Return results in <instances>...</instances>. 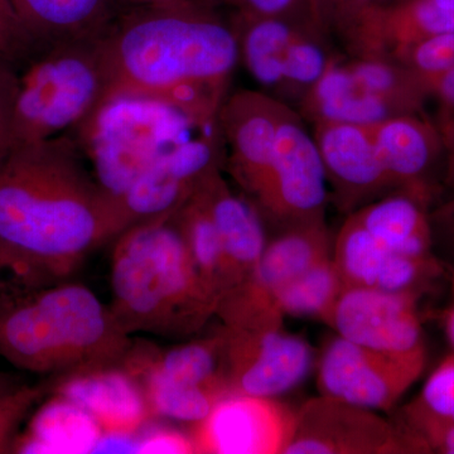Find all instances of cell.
Listing matches in <instances>:
<instances>
[{"label": "cell", "mask_w": 454, "mask_h": 454, "mask_svg": "<svg viewBox=\"0 0 454 454\" xmlns=\"http://www.w3.org/2000/svg\"><path fill=\"white\" fill-rule=\"evenodd\" d=\"M442 321H443V327L444 331H446L447 339L450 340L454 352V301L453 303L444 310L443 316H442Z\"/></svg>", "instance_id": "43"}, {"label": "cell", "mask_w": 454, "mask_h": 454, "mask_svg": "<svg viewBox=\"0 0 454 454\" xmlns=\"http://www.w3.org/2000/svg\"><path fill=\"white\" fill-rule=\"evenodd\" d=\"M199 184L223 245V300L247 282L258 267L268 243L267 226L249 199L232 193L223 177V170H215Z\"/></svg>", "instance_id": "19"}, {"label": "cell", "mask_w": 454, "mask_h": 454, "mask_svg": "<svg viewBox=\"0 0 454 454\" xmlns=\"http://www.w3.org/2000/svg\"><path fill=\"white\" fill-rule=\"evenodd\" d=\"M235 11L247 16L283 18L325 35L317 20L312 0H239Z\"/></svg>", "instance_id": "35"}, {"label": "cell", "mask_w": 454, "mask_h": 454, "mask_svg": "<svg viewBox=\"0 0 454 454\" xmlns=\"http://www.w3.org/2000/svg\"><path fill=\"white\" fill-rule=\"evenodd\" d=\"M437 125L444 148L443 184L454 195V112L439 114Z\"/></svg>", "instance_id": "38"}, {"label": "cell", "mask_w": 454, "mask_h": 454, "mask_svg": "<svg viewBox=\"0 0 454 454\" xmlns=\"http://www.w3.org/2000/svg\"><path fill=\"white\" fill-rule=\"evenodd\" d=\"M343 288L345 286L331 254L278 293L277 309L284 318L319 319L325 324Z\"/></svg>", "instance_id": "27"}, {"label": "cell", "mask_w": 454, "mask_h": 454, "mask_svg": "<svg viewBox=\"0 0 454 454\" xmlns=\"http://www.w3.org/2000/svg\"><path fill=\"white\" fill-rule=\"evenodd\" d=\"M137 453L190 454L196 453V446L190 433L169 427L154 426L153 420L140 430Z\"/></svg>", "instance_id": "36"}, {"label": "cell", "mask_w": 454, "mask_h": 454, "mask_svg": "<svg viewBox=\"0 0 454 454\" xmlns=\"http://www.w3.org/2000/svg\"><path fill=\"white\" fill-rule=\"evenodd\" d=\"M250 201L277 232L325 223L330 191L324 163L297 110L280 127L273 160Z\"/></svg>", "instance_id": "7"}, {"label": "cell", "mask_w": 454, "mask_h": 454, "mask_svg": "<svg viewBox=\"0 0 454 454\" xmlns=\"http://www.w3.org/2000/svg\"><path fill=\"white\" fill-rule=\"evenodd\" d=\"M297 411L276 397L229 393L193 424L196 453L284 454L294 435Z\"/></svg>", "instance_id": "12"}, {"label": "cell", "mask_w": 454, "mask_h": 454, "mask_svg": "<svg viewBox=\"0 0 454 454\" xmlns=\"http://www.w3.org/2000/svg\"><path fill=\"white\" fill-rule=\"evenodd\" d=\"M139 432H103V435L98 439L97 447H95L94 453H137L138 452Z\"/></svg>", "instance_id": "39"}, {"label": "cell", "mask_w": 454, "mask_h": 454, "mask_svg": "<svg viewBox=\"0 0 454 454\" xmlns=\"http://www.w3.org/2000/svg\"><path fill=\"white\" fill-rule=\"evenodd\" d=\"M47 379L50 394L79 405L103 432L137 433L155 420L142 384L121 363Z\"/></svg>", "instance_id": "16"}, {"label": "cell", "mask_w": 454, "mask_h": 454, "mask_svg": "<svg viewBox=\"0 0 454 454\" xmlns=\"http://www.w3.org/2000/svg\"><path fill=\"white\" fill-rule=\"evenodd\" d=\"M18 74L11 66L0 61V151L11 142L12 114L16 101Z\"/></svg>", "instance_id": "37"}, {"label": "cell", "mask_w": 454, "mask_h": 454, "mask_svg": "<svg viewBox=\"0 0 454 454\" xmlns=\"http://www.w3.org/2000/svg\"><path fill=\"white\" fill-rule=\"evenodd\" d=\"M26 382V380H23L22 376L17 375V373L2 372L0 370V396L17 390L18 387H23Z\"/></svg>", "instance_id": "42"}, {"label": "cell", "mask_w": 454, "mask_h": 454, "mask_svg": "<svg viewBox=\"0 0 454 454\" xmlns=\"http://www.w3.org/2000/svg\"><path fill=\"white\" fill-rule=\"evenodd\" d=\"M40 50L20 23L11 0H0V61L18 73Z\"/></svg>", "instance_id": "33"}, {"label": "cell", "mask_w": 454, "mask_h": 454, "mask_svg": "<svg viewBox=\"0 0 454 454\" xmlns=\"http://www.w3.org/2000/svg\"><path fill=\"white\" fill-rule=\"evenodd\" d=\"M376 151L394 190L432 203L433 175L444 164L443 140L435 122L420 114H403L372 125Z\"/></svg>", "instance_id": "18"}, {"label": "cell", "mask_w": 454, "mask_h": 454, "mask_svg": "<svg viewBox=\"0 0 454 454\" xmlns=\"http://www.w3.org/2000/svg\"><path fill=\"white\" fill-rule=\"evenodd\" d=\"M403 424L423 443L429 433L454 426V352L439 364L419 395L405 406Z\"/></svg>", "instance_id": "29"}, {"label": "cell", "mask_w": 454, "mask_h": 454, "mask_svg": "<svg viewBox=\"0 0 454 454\" xmlns=\"http://www.w3.org/2000/svg\"><path fill=\"white\" fill-rule=\"evenodd\" d=\"M294 107L265 91L238 90L227 95L219 114L225 169L252 199L273 160L278 133Z\"/></svg>", "instance_id": "14"}, {"label": "cell", "mask_w": 454, "mask_h": 454, "mask_svg": "<svg viewBox=\"0 0 454 454\" xmlns=\"http://www.w3.org/2000/svg\"><path fill=\"white\" fill-rule=\"evenodd\" d=\"M438 5H441L442 8L450 9V11H454V0H434Z\"/></svg>", "instance_id": "46"}, {"label": "cell", "mask_w": 454, "mask_h": 454, "mask_svg": "<svg viewBox=\"0 0 454 454\" xmlns=\"http://www.w3.org/2000/svg\"><path fill=\"white\" fill-rule=\"evenodd\" d=\"M221 330L223 376L232 393L277 397L297 387L312 369L309 342L283 327Z\"/></svg>", "instance_id": "11"}, {"label": "cell", "mask_w": 454, "mask_h": 454, "mask_svg": "<svg viewBox=\"0 0 454 454\" xmlns=\"http://www.w3.org/2000/svg\"><path fill=\"white\" fill-rule=\"evenodd\" d=\"M12 453H94L103 429L79 405L49 394L33 411Z\"/></svg>", "instance_id": "24"}, {"label": "cell", "mask_w": 454, "mask_h": 454, "mask_svg": "<svg viewBox=\"0 0 454 454\" xmlns=\"http://www.w3.org/2000/svg\"><path fill=\"white\" fill-rule=\"evenodd\" d=\"M385 0H312L319 25L331 40L340 43L370 9Z\"/></svg>", "instance_id": "34"}, {"label": "cell", "mask_w": 454, "mask_h": 454, "mask_svg": "<svg viewBox=\"0 0 454 454\" xmlns=\"http://www.w3.org/2000/svg\"><path fill=\"white\" fill-rule=\"evenodd\" d=\"M419 293H393L346 286L325 325L342 339L387 354H413L426 348L418 312Z\"/></svg>", "instance_id": "13"}, {"label": "cell", "mask_w": 454, "mask_h": 454, "mask_svg": "<svg viewBox=\"0 0 454 454\" xmlns=\"http://www.w3.org/2000/svg\"><path fill=\"white\" fill-rule=\"evenodd\" d=\"M333 260L343 286L376 288L391 252L349 214L333 245Z\"/></svg>", "instance_id": "28"}, {"label": "cell", "mask_w": 454, "mask_h": 454, "mask_svg": "<svg viewBox=\"0 0 454 454\" xmlns=\"http://www.w3.org/2000/svg\"><path fill=\"white\" fill-rule=\"evenodd\" d=\"M20 23L41 49L65 41L95 40L121 13L115 0H11Z\"/></svg>", "instance_id": "22"}, {"label": "cell", "mask_w": 454, "mask_h": 454, "mask_svg": "<svg viewBox=\"0 0 454 454\" xmlns=\"http://www.w3.org/2000/svg\"><path fill=\"white\" fill-rule=\"evenodd\" d=\"M427 348L397 355L364 348L342 337L325 346L318 367L319 394L370 409L389 411L422 376Z\"/></svg>", "instance_id": "9"}, {"label": "cell", "mask_w": 454, "mask_h": 454, "mask_svg": "<svg viewBox=\"0 0 454 454\" xmlns=\"http://www.w3.org/2000/svg\"><path fill=\"white\" fill-rule=\"evenodd\" d=\"M98 46L106 74L101 104L155 98L202 121L219 118L240 59L231 20L200 0L122 9Z\"/></svg>", "instance_id": "2"}, {"label": "cell", "mask_w": 454, "mask_h": 454, "mask_svg": "<svg viewBox=\"0 0 454 454\" xmlns=\"http://www.w3.org/2000/svg\"><path fill=\"white\" fill-rule=\"evenodd\" d=\"M295 110L312 125L321 121L373 125L397 115L393 107L358 82L349 70L346 55L334 59Z\"/></svg>", "instance_id": "21"}, {"label": "cell", "mask_w": 454, "mask_h": 454, "mask_svg": "<svg viewBox=\"0 0 454 454\" xmlns=\"http://www.w3.org/2000/svg\"><path fill=\"white\" fill-rule=\"evenodd\" d=\"M351 73L397 115L420 114L430 94L422 80L395 59L346 56Z\"/></svg>", "instance_id": "26"}, {"label": "cell", "mask_w": 454, "mask_h": 454, "mask_svg": "<svg viewBox=\"0 0 454 454\" xmlns=\"http://www.w3.org/2000/svg\"><path fill=\"white\" fill-rule=\"evenodd\" d=\"M114 241L110 309L125 333L187 337L216 316L175 212L133 223Z\"/></svg>", "instance_id": "4"}, {"label": "cell", "mask_w": 454, "mask_h": 454, "mask_svg": "<svg viewBox=\"0 0 454 454\" xmlns=\"http://www.w3.org/2000/svg\"><path fill=\"white\" fill-rule=\"evenodd\" d=\"M118 7L121 9L145 7V5L160 4L169 0H115Z\"/></svg>", "instance_id": "44"}, {"label": "cell", "mask_w": 454, "mask_h": 454, "mask_svg": "<svg viewBox=\"0 0 454 454\" xmlns=\"http://www.w3.org/2000/svg\"><path fill=\"white\" fill-rule=\"evenodd\" d=\"M446 32H454V11L434 0H385L340 44L348 57L395 59L418 42Z\"/></svg>", "instance_id": "17"}, {"label": "cell", "mask_w": 454, "mask_h": 454, "mask_svg": "<svg viewBox=\"0 0 454 454\" xmlns=\"http://www.w3.org/2000/svg\"><path fill=\"white\" fill-rule=\"evenodd\" d=\"M50 394V380L28 384L0 396V454L13 452L18 434L33 411Z\"/></svg>", "instance_id": "32"}, {"label": "cell", "mask_w": 454, "mask_h": 454, "mask_svg": "<svg viewBox=\"0 0 454 454\" xmlns=\"http://www.w3.org/2000/svg\"><path fill=\"white\" fill-rule=\"evenodd\" d=\"M429 206L419 197L395 191L352 215L389 252L429 258L434 255Z\"/></svg>", "instance_id": "23"}, {"label": "cell", "mask_w": 454, "mask_h": 454, "mask_svg": "<svg viewBox=\"0 0 454 454\" xmlns=\"http://www.w3.org/2000/svg\"><path fill=\"white\" fill-rule=\"evenodd\" d=\"M430 98H437L441 114L454 112V66L434 82Z\"/></svg>", "instance_id": "40"}, {"label": "cell", "mask_w": 454, "mask_h": 454, "mask_svg": "<svg viewBox=\"0 0 454 454\" xmlns=\"http://www.w3.org/2000/svg\"><path fill=\"white\" fill-rule=\"evenodd\" d=\"M175 217L193 267L219 309L225 286L223 245L200 184L175 212Z\"/></svg>", "instance_id": "25"}, {"label": "cell", "mask_w": 454, "mask_h": 454, "mask_svg": "<svg viewBox=\"0 0 454 454\" xmlns=\"http://www.w3.org/2000/svg\"><path fill=\"white\" fill-rule=\"evenodd\" d=\"M450 288H452V294L454 298V269L452 271V277H450Z\"/></svg>", "instance_id": "48"}, {"label": "cell", "mask_w": 454, "mask_h": 454, "mask_svg": "<svg viewBox=\"0 0 454 454\" xmlns=\"http://www.w3.org/2000/svg\"><path fill=\"white\" fill-rule=\"evenodd\" d=\"M327 223L295 227L268 240L249 279L221 301L216 316L227 328L283 327L276 298L284 286L333 254Z\"/></svg>", "instance_id": "8"}, {"label": "cell", "mask_w": 454, "mask_h": 454, "mask_svg": "<svg viewBox=\"0 0 454 454\" xmlns=\"http://www.w3.org/2000/svg\"><path fill=\"white\" fill-rule=\"evenodd\" d=\"M140 384L155 419L164 418L191 426L205 419L221 397L231 393L223 387H178L154 379L140 380Z\"/></svg>", "instance_id": "30"}, {"label": "cell", "mask_w": 454, "mask_h": 454, "mask_svg": "<svg viewBox=\"0 0 454 454\" xmlns=\"http://www.w3.org/2000/svg\"><path fill=\"white\" fill-rule=\"evenodd\" d=\"M430 453L404 424L370 409L321 395L297 411L294 435L284 454Z\"/></svg>", "instance_id": "10"}, {"label": "cell", "mask_w": 454, "mask_h": 454, "mask_svg": "<svg viewBox=\"0 0 454 454\" xmlns=\"http://www.w3.org/2000/svg\"><path fill=\"white\" fill-rule=\"evenodd\" d=\"M131 343L110 306L82 283L0 289V356L18 370L59 378L115 365Z\"/></svg>", "instance_id": "3"}, {"label": "cell", "mask_w": 454, "mask_h": 454, "mask_svg": "<svg viewBox=\"0 0 454 454\" xmlns=\"http://www.w3.org/2000/svg\"><path fill=\"white\" fill-rule=\"evenodd\" d=\"M312 127L330 200L340 214L348 216L395 192L376 151L372 125L321 121Z\"/></svg>", "instance_id": "15"}, {"label": "cell", "mask_w": 454, "mask_h": 454, "mask_svg": "<svg viewBox=\"0 0 454 454\" xmlns=\"http://www.w3.org/2000/svg\"><path fill=\"white\" fill-rule=\"evenodd\" d=\"M3 274H5V271L4 267H3L2 259H0V289H2L3 286H5V284H7V282H3Z\"/></svg>", "instance_id": "47"}, {"label": "cell", "mask_w": 454, "mask_h": 454, "mask_svg": "<svg viewBox=\"0 0 454 454\" xmlns=\"http://www.w3.org/2000/svg\"><path fill=\"white\" fill-rule=\"evenodd\" d=\"M216 121L219 118H192L155 98L118 97L104 101L70 134L91 162L101 187L121 202L134 181L152 164Z\"/></svg>", "instance_id": "5"}, {"label": "cell", "mask_w": 454, "mask_h": 454, "mask_svg": "<svg viewBox=\"0 0 454 454\" xmlns=\"http://www.w3.org/2000/svg\"><path fill=\"white\" fill-rule=\"evenodd\" d=\"M395 61L417 74L429 94L439 77L454 66V32L439 33L403 51Z\"/></svg>", "instance_id": "31"}, {"label": "cell", "mask_w": 454, "mask_h": 454, "mask_svg": "<svg viewBox=\"0 0 454 454\" xmlns=\"http://www.w3.org/2000/svg\"><path fill=\"white\" fill-rule=\"evenodd\" d=\"M423 441L430 453L454 454V426L434 430Z\"/></svg>", "instance_id": "41"}, {"label": "cell", "mask_w": 454, "mask_h": 454, "mask_svg": "<svg viewBox=\"0 0 454 454\" xmlns=\"http://www.w3.org/2000/svg\"><path fill=\"white\" fill-rule=\"evenodd\" d=\"M131 225L70 133L0 151V259L8 286L70 279L90 254Z\"/></svg>", "instance_id": "1"}, {"label": "cell", "mask_w": 454, "mask_h": 454, "mask_svg": "<svg viewBox=\"0 0 454 454\" xmlns=\"http://www.w3.org/2000/svg\"><path fill=\"white\" fill-rule=\"evenodd\" d=\"M98 38L50 44L18 71L9 145L71 133L98 109L106 94Z\"/></svg>", "instance_id": "6"}, {"label": "cell", "mask_w": 454, "mask_h": 454, "mask_svg": "<svg viewBox=\"0 0 454 454\" xmlns=\"http://www.w3.org/2000/svg\"><path fill=\"white\" fill-rule=\"evenodd\" d=\"M200 2L214 8H219L221 5H231V7L236 8L239 4V0H200Z\"/></svg>", "instance_id": "45"}, {"label": "cell", "mask_w": 454, "mask_h": 454, "mask_svg": "<svg viewBox=\"0 0 454 454\" xmlns=\"http://www.w3.org/2000/svg\"><path fill=\"white\" fill-rule=\"evenodd\" d=\"M230 20L245 67L265 92L282 101L304 35L324 33L283 18L247 16L238 11Z\"/></svg>", "instance_id": "20"}]
</instances>
